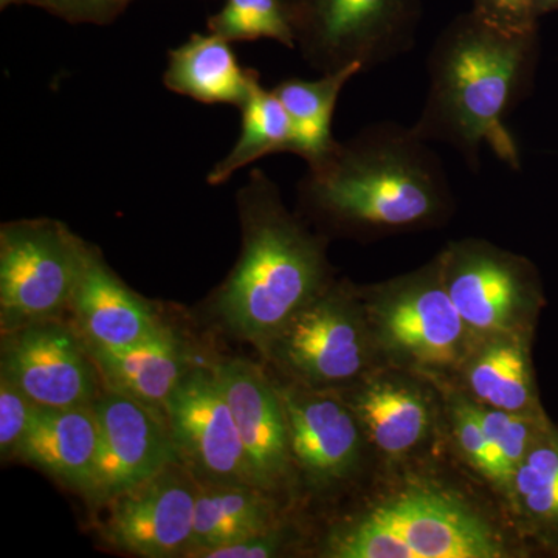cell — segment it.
<instances>
[{
  "label": "cell",
  "mask_w": 558,
  "mask_h": 558,
  "mask_svg": "<svg viewBox=\"0 0 558 558\" xmlns=\"http://www.w3.org/2000/svg\"><path fill=\"white\" fill-rule=\"evenodd\" d=\"M300 202L315 218L363 234L424 229L453 209L442 161L413 128L381 121L307 165Z\"/></svg>",
  "instance_id": "cell-1"
},
{
  "label": "cell",
  "mask_w": 558,
  "mask_h": 558,
  "mask_svg": "<svg viewBox=\"0 0 558 558\" xmlns=\"http://www.w3.org/2000/svg\"><path fill=\"white\" fill-rule=\"evenodd\" d=\"M534 43V31H508L473 10L459 14L429 50L427 98L411 128L427 143L457 149L473 170L483 146L519 170L506 120L526 84Z\"/></svg>",
  "instance_id": "cell-2"
},
{
  "label": "cell",
  "mask_w": 558,
  "mask_h": 558,
  "mask_svg": "<svg viewBox=\"0 0 558 558\" xmlns=\"http://www.w3.org/2000/svg\"><path fill=\"white\" fill-rule=\"evenodd\" d=\"M238 207L241 256L220 286L215 307L231 333L264 352L301 307L329 288L325 238L289 213L264 171L250 172Z\"/></svg>",
  "instance_id": "cell-3"
},
{
  "label": "cell",
  "mask_w": 558,
  "mask_h": 558,
  "mask_svg": "<svg viewBox=\"0 0 558 558\" xmlns=\"http://www.w3.org/2000/svg\"><path fill=\"white\" fill-rule=\"evenodd\" d=\"M379 355L427 376L458 373L476 347L442 279V263L360 292Z\"/></svg>",
  "instance_id": "cell-4"
},
{
  "label": "cell",
  "mask_w": 558,
  "mask_h": 558,
  "mask_svg": "<svg viewBox=\"0 0 558 558\" xmlns=\"http://www.w3.org/2000/svg\"><path fill=\"white\" fill-rule=\"evenodd\" d=\"M303 60L322 73L363 72L409 53L421 0H282Z\"/></svg>",
  "instance_id": "cell-5"
},
{
  "label": "cell",
  "mask_w": 558,
  "mask_h": 558,
  "mask_svg": "<svg viewBox=\"0 0 558 558\" xmlns=\"http://www.w3.org/2000/svg\"><path fill=\"white\" fill-rule=\"evenodd\" d=\"M293 381L315 388L351 385L373 371L377 352L362 296L333 286L301 307L264 351Z\"/></svg>",
  "instance_id": "cell-6"
},
{
  "label": "cell",
  "mask_w": 558,
  "mask_h": 558,
  "mask_svg": "<svg viewBox=\"0 0 558 558\" xmlns=\"http://www.w3.org/2000/svg\"><path fill=\"white\" fill-rule=\"evenodd\" d=\"M86 242L53 219L3 223L0 229V315L10 332L69 310Z\"/></svg>",
  "instance_id": "cell-7"
},
{
  "label": "cell",
  "mask_w": 558,
  "mask_h": 558,
  "mask_svg": "<svg viewBox=\"0 0 558 558\" xmlns=\"http://www.w3.org/2000/svg\"><path fill=\"white\" fill-rule=\"evenodd\" d=\"M360 517L376 529L384 558L508 557L490 523L442 488H403Z\"/></svg>",
  "instance_id": "cell-8"
},
{
  "label": "cell",
  "mask_w": 558,
  "mask_h": 558,
  "mask_svg": "<svg viewBox=\"0 0 558 558\" xmlns=\"http://www.w3.org/2000/svg\"><path fill=\"white\" fill-rule=\"evenodd\" d=\"M439 256L444 284L476 344L529 333L539 289L526 259L483 240L451 242Z\"/></svg>",
  "instance_id": "cell-9"
},
{
  "label": "cell",
  "mask_w": 558,
  "mask_h": 558,
  "mask_svg": "<svg viewBox=\"0 0 558 558\" xmlns=\"http://www.w3.org/2000/svg\"><path fill=\"white\" fill-rule=\"evenodd\" d=\"M165 416L180 464L194 478L255 486L244 444L215 366H193L168 400Z\"/></svg>",
  "instance_id": "cell-10"
},
{
  "label": "cell",
  "mask_w": 558,
  "mask_h": 558,
  "mask_svg": "<svg viewBox=\"0 0 558 558\" xmlns=\"http://www.w3.org/2000/svg\"><path fill=\"white\" fill-rule=\"evenodd\" d=\"M0 369L39 407L92 405L105 389L86 341L57 318L3 332Z\"/></svg>",
  "instance_id": "cell-11"
},
{
  "label": "cell",
  "mask_w": 558,
  "mask_h": 558,
  "mask_svg": "<svg viewBox=\"0 0 558 558\" xmlns=\"http://www.w3.org/2000/svg\"><path fill=\"white\" fill-rule=\"evenodd\" d=\"M197 480L180 462L106 502L102 539L143 558L189 557Z\"/></svg>",
  "instance_id": "cell-12"
},
{
  "label": "cell",
  "mask_w": 558,
  "mask_h": 558,
  "mask_svg": "<svg viewBox=\"0 0 558 558\" xmlns=\"http://www.w3.org/2000/svg\"><path fill=\"white\" fill-rule=\"evenodd\" d=\"M94 410L100 440L87 498L95 505L105 506L117 495L180 462L167 417L106 388L95 399Z\"/></svg>",
  "instance_id": "cell-13"
},
{
  "label": "cell",
  "mask_w": 558,
  "mask_h": 558,
  "mask_svg": "<svg viewBox=\"0 0 558 558\" xmlns=\"http://www.w3.org/2000/svg\"><path fill=\"white\" fill-rule=\"evenodd\" d=\"M278 389L288 418L293 465L301 475L317 488L351 476L366 438L347 399L329 388L299 381L278 385Z\"/></svg>",
  "instance_id": "cell-14"
},
{
  "label": "cell",
  "mask_w": 558,
  "mask_h": 558,
  "mask_svg": "<svg viewBox=\"0 0 558 558\" xmlns=\"http://www.w3.org/2000/svg\"><path fill=\"white\" fill-rule=\"evenodd\" d=\"M215 371L244 444L255 486L277 494L289 484L295 469L278 385L245 359L223 360Z\"/></svg>",
  "instance_id": "cell-15"
},
{
  "label": "cell",
  "mask_w": 558,
  "mask_h": 558,
  "mask_svg": "<svg viewBox=\"0 0 558 558\" xmlns=\"http://www.w3.org/2000/svg\"><path fill=\"white\" fill-rule=\"evenodd\" d=\"M344 396L365 438L388 458L424 446L435 424L428 389L400 371H369Z\"/></svg>",
  "instance_id": "cell-16"
},
{
  "label": "cell",
  "mask_w": 558,
  "mask_h": 558,
  "mask_svg": "<svg viewBox=\"0 0 558 558\" xmlns=\"http://www.w3.org/2000/svg\"><path fill=\"white\" fill-rule=\"evenodd\" d=\"M69 310L87 347L102 351L134 347L161 325L153 307L126 288L89 244Z\"/></svg>",
  "instance_id": "cell-17"
},
{
  "label": "cell",
  "mask_w": 558,
  "mask_h": 558,
  "mask_svg": "<svg viewBox=\"0 0 558 558\" xmlns=\"http://www.w3.org/2000/svg\"><path fill=\"white\" fill-rule=\"evenodd\" d=\"M98 440L94 403L62 409L36 405L16 458L89 497Z\"/></svg>",
  "instance_id": "cell-18"
},
{
  "label": "cell",
  "mask_w": 558,
  "mask_h": 558,
  "mask_svg": "<svg viewBox=\"0 0 558 558\" xmlns=\"http://www.w3.org/2000/svg\"><path fill=\"white\" fill-rule=\"evenodd\" d=\"M102 387L137 400L165 416L168 400L191 366L178 332L161 323L148 339L121 351L90 349Z\"/></svg>",
  "instance_id": "cell-19"
},
{
  "label": "cell",
  "mask_w": 558,
  "mask_h": 558,
  "mask_svg": "<svg viewBox=\"0 0 558 558\" xmlns=\"http://www.w3.org/2000/svg\"><path fill=\"white\" fill-rule=\"evenodd\" d=\"M165 86L204 105L242 108L259 86V73L242 68L229 40L215 33L191 36L168 54Z\"/></svg>",
  "instance_id": "cell-20"
},
{
  "label": "cell",
  "mask_w": 558,
  "mask_h": 558,
  "mask_svg": "<svg viewBox=\"0 0 558 558\" xmlns=\"http://www.w3.org/2000/svg\"><path fill=\"white\" fill-rule=\"evenodd\" d=\"M529 333L481 341L458 371L468 398L510 413H542L529 354Z\"/></svg>",
  "instance_id": "cell-21"
},
{
  "label": "cell",
  "mask_w": 558,
  "mask_h": 558,
  "mask_svg": "<svg viewBox=\"0 0 558 558\" xmlns=\"http://www.w3.org/2000/svg\"><path fill=\"white\" fill-rule=\"evenodd\" d=\"M269 492L245 483L197 481L193 545L189 557L233 545L279 523Z\"/></svg>",
  "instance_id": "cell-22"
},
{
  "label": "cell",
  "mask_w": 558,
  "mask_h": 558,
  "mask_svg": "<svg viewBox=\"0 0 558 558\" xmlns=\"http://www.w3.org/2000/svg\"><path fill=\"white\" fill-rule=\"evenodd\" d=\"M362 72L360 65H349L337 72L323 73L322 78L314 81L284 80L271 89L284 106L292 126L290 154L303 157L307 165L328 156L337 145L332 119L341 90Z\"/></svg>",
  "instance_id": "cell-23"
},
{
  "label": "cell",
  "mask_w": 558,
  "mask_h": 558,
  "mask_svg": "<svg viewBox=\"0 0 558 558\" xmlns=\"http://www.w3.org/2000/svg\"><path fill=\"white\" fill-rule=\"evenodd\" d=\"M241 135L233 149L208 172L209 185H220L253 161L270 154L290 153L292 126L274 90L256 87L241 108Z\"/></svg>",
  "instance_id": "cell-24"
},
{
  "label": "cell",
  "mask_w": 558,
  "mask_h": 558,
  "mask_svg": "<svg viewBox=\"0 0 558 558\" xmlns=\"http://www.w3.org/2000/svg\"><path fill=\"white\" fill-rule=\"evenodd\" d=\"M517 512L535 527L558 531V433H543L521 461L508 492Z\"/></svg>",
  "instance_id": "cell-25"
},
{
  "label": "cell",
  "mask_w": 558,
  "mask_h": 558,
  "mask_svg": "<svg viewBox=\"0 0 558 558\" xmlns=\"http://www.w3.org/2000/svg\"><path fill=\"white\" fill-rule=\"evenodd\" d=\"M209 33L229 43L274 39L295 49V36L282 0H227L208 20Z\"/></svg>",
  "instance_id": "cell-26"
},
{
  "label": "cell",
  "mask_w": 558,
  "mask_h": 558,
  "mask_svg": "<svg viewBox=\"0 0 558 558\" xmlns=\"http://www.w3.org/2000/svg\"><path fill=\"white\" fill-rule=\"evenodd\" d=\"M449 403L451 429L462 457L484 480L508 495L513 470L494 442L487 438L478 418L470 409L468 396L453 395Z\"/></svg>",
  "instance_id": "cell-27"
},
{
  "label": "cell",
  "mask_w": 558,
  "mask_h": 558,
  "mask_svg": "<svg viewBox=\"0 0 558 558\" xmlns=\"http://www.w3.org/2000/svg\"><path fill=\"white\" fill-rule=\"evenodd\" d=\"M470 409L478 418L487 438L494 442L502 458L515 473L529 450L550 427L545 413H510V411L490 409L469 399Z\"/></svg>",
  "instance_id": "cell-28"
},
{
  "label": "cell",
  "mask_w": 558,
  "mask_h": 558,
  "mask_svg": "<svg viewBox=\"0 0 558 558\" xmlns=\"http://www.w3.org/2000/svg\"><path fill=\"white\" fill-rule=\"evenodd\" d=\"M35 407L9 374L0 369V453L3 459L16 457Z\"/></svg>",
  "instance_id": "cell-29"
},
{
  "label": "cell",
  "mask_w": 558,
  "mask_h": 558,
  "mask_svg": "<svg viewBox=\"0 0 558 558\" xmlns=\"http://www.w3.org/2000/svg\"><path fill=\"white\" fill-rule=\"evenodd\" d=\"M131 0H28L70 24L109 25L121 16Z\"/></svg>",
  "instance_id": "cell-30"
},
{
  "label": "cell",
  "mask_w": 558,
  "mask_h": 558,
  "mask_svg": "<svg viewBox=\"0 0 558 558\" xmlns=\"http://www.w3.org/2000/svg\"><path fill=\"white\" fill-rule=\"evenodd\" d=\"M293 542L292 534L288 527L281 524H275L266 531L258 532L252 537L233 543V545L222 546V548L208 550L202 554L199 558H271L279 557L289 550L290 543Z\"/></svg>",
  "instance_id": "cell-31"
},
{
  "label": "cell",
  "mask_w": 558,
  "mask_h": 558,
  "mask_svg": "<svg viewBox=\"0 0 558 558\" xmlns=\"http://www.w3.org/2000/svg\"><path fill=\"white\" fill-rule=\"evenodd\" d=\"M473 11L508 31H534L537 0H475Z\"/></svg>",
  "instance_id": "cell-32"
},
{
  "label": "cell",
  "mask_w": 558,
  "mask_h": 558,
  "mask_svg": "<svg viewBox=\"0 0 558 558\" xmlns=\"http://www.w3.org/2000/svg\"><path fill=\"white\" fill-rule=\"evenodd\" d=\"M22 3H28V0H0V9H7L10 5H22Z\"/></svg>",
  "instance_id": "cell-33"
},
{
  "label": "cell",
  "mask_w": 558,
  "mask_h": 558,
  "mask_svg": "<svg viewBox=\"0 0 558 558\" xmlns=\"http://www.w3.org/2000/svg\"><path fill=\"white\" fill-rule=\"evenodd\" d=\"M558 0H537V10H542L543 7L557 5Z\"/></svg>",
  "instance_id": "cell-34"
}]
</instances>
